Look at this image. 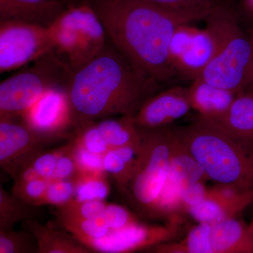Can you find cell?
Returning a JSON list of instances; mask_svg holds the SVG:
<instances>
[{
	"instance_id": "1",
	"label": "cell",
	"mask_w": 253,
	"mask_h": 253,
	"mask_svg": "<svg viewBox=\"0 0 253 253\" xmlns=\"http://www.w3.org/2000/svg\"><path fill=\"white\" fill-rule=\"evenodd\" d=\"M111 43L145 80L158 84L176 77L169 48L183 23L205 20L196 13L171 11L140 0H87Z\"/></svg>"
},
{
	"instance_id": "2",
	"label": "cell",
	"mask_w": 253,
	"mask_h": 253,
	"mask_svg": "<svg viewBox=\"0 0 253 253\" xmlns=\"http://www.w3.org/2000/svg\"><path fill=\"white\" fill-rule=\"evenodd\" d=\"M160 85L141 78L109 39L96 57L73 72L68 83L73 129L116 115L134 117Z\"/></svg>"
},
{
	"instance_id": "3",
	"label": "cell",
	"mask_w": 253,
	"mask_h": 253,
	"mask_svg": "<svg viewBox=\"0 0 253 253\" xmlns=\"http://www.w3.org/2000/svg\"><path fill=\"white\" fill-rule=\"evenodd\" d=\"M174 127L208 179L241 190H253V144L199 116L189 126Z\"/></svg>"
},
{
	"instance_id": "4",
	"label": "cell",
	"mask_w": 253,
	"mask_h": 253,
	"mask_svg": "<svg viewBox=\"0 0 253 253\" xmlns=\"http://www.w3.org/2000/svg\"><path fill=\"white\" fill-rule=\"evenodd\" d=\"M137 127L140 142L130 181L123 196L138 217L156 219L158 203L170 169L175 133L173 125Z\"/></svg>"
},
{
	"instance_id": "5",
	"label": "cell",
	"mask_w": 253,
	"mask_h": 253,
	"mask_svg": "<svg viewBox=\"0 0 253 253\" xmlns=\"http://www.w3.org/2000/svg\"><path fill=\"white\" fill-rule=\"evenodd\" d=\"M234 10L221 2L205 18L206 27L183 23L173 35L169 48L171 68L176 77L194 81L199 77L220 47Z\"/></svg>"
},
{
	"instance_id": "6",
	"label": "cell",
	"mask_w": 253,
	"mask_h": 253,
	"mask_svg": "<svg viewBox=\"0 0 253 253\" xmlns=\"http://www.w3.org/2000/svg\"><path fill=\"white\" fill-rule=\"evenodd\" d=\"M48 28L53 51L73 72L96 57L109 41L102 23L87 1L67 5Z\"/></svg>"
},
{
	"instance_id": "7",
	"label": "cell",
	"mask_w": 253,
	"mask_h": 253,
	"mask_svg": "<svg viewBox=\"0 0 253 253\" xmlns=\"http://www.w3.org/2000/svg\"><path fill=\"white\" fill-rule=\"evenodd\" d=\"M32 67L0 84V118L21 117L44 91L67 88L73 71L54 51L43 55Z\"/></svg>"
},
{
	"instance_id": "8",
	"label": "cell",
	"mask_w": 253,
	"mask_h": 253,
	"mask_svg": "<svg viewBox=\"0 0 253 253\" xmlns=\"http://www.w3.org/2000/svg\"><path fill=\"white\" fill-rule=\"evenodd\" d=\"M253 58V36L240 27L234 12L217 54L198 78L239 94L244 91Z\"/></svg>"
},
{
	"instance_id": "9",
	"label": "cell",
	"mask_w": 253,
	"mask_h": 253,
	"mask_svg": "<svg viewBox=\"0 0 253 253\" xmlns=\"http://www.w3.org/2000/svg\"><path fill=\"white\" fill-rule=\"evenodd\" d=\"M51 51L53 42L48 27L0 21V73L14 71Z\"/></svg>"
},
{
	"instance_id": "10",
	"label": "cell",
	"mask_w": 253,
	"mask_h": 253,
	"mask_svg": "<svg viewBox=\"0 0 253 253\" xmlns=\"http://www.w3.org/2000/svg\"><path fill=\"white\" fill-rule=\"evenodd\" d=\"M184 222L168 221L163 225L140 222L124 229L111 230L107 235L82 241L92 253H129L146 250L168 241H176Z\"/></svg>"
},
{
	"instance_id": "11",
	"label": "cell",
	"mask_w": 253,
	"mask_h": 253,
	"mask_svg": "<svg viewBox=\"0 0 253 253\" xmlns=\"http://www.w3.org/2000/svg\"><path fill=\"white\" fill-rule=\"evenodd\" d=\"M30 128L21 117L0 118V166L13 179L53 142Z\"/></svg>"
},
{
	"instance_id": "12",
	"label": "cell",
	"mask_w": 253,
	"mask_h": 253,
	"mask_svg": "<svg viewBox=\"0 0 253 253\" xmlns=\"http://www.w3.org/2000/svg\"><path fill=\"white\" fill-rule=\"evenodd\" d=\"M173 149L172 162L167 181L158 203L156 219L185 221L180 211L181 194L186 186L207 179L204 169L191 156L176 134Z\"/></svg>"
},
{
	"instance_id": "13",
	"label": "cell",
	"mask_w": 253,
	"mask_h": 253,
	"mask_svg": "<svg viewBox=\"0 0 253 253\" xmlns=\"http://www.w3.org/2000/svg\"><path fill=\"white\" fill-rule=\"evenodd\" d=\"M23 121L38 134L56 141L72 138V111L67 88L55 86L41 97L21 116Z\"/></svg>"
},
{
	"instance_id": "14",
	"label": "cell",
	"mask_w": 253,
	"mask_h": 253,
	"mask_svg": "<svg viewBox=\"0 0 253 253\" xmlns=\"http://www.w3.org/2000/svg\"><path fill=\"white\" fill-rule=\"evenodd\" d=\"M199 253H253V236L239 217L197 223L194 228Z\"/></svg>"
},
{
	"instance_id": "15",
	"label": "cell",
	"mask_w": 253,
	"mask_h": 253,
	"mask_svg": "<svg viewBox=\"0 0 253 253\" xmlns=\"http://www.w3.org/2000/svg\"><path fill=\"white\" fill-rule=\"evenodd\" d=\"M191 109L189 87L172 86L150 96L133 118L139 127H163L172 126Z\"/></svg>"
},
{
	"instance_id": "16",
	"label": "cell",
	"mask_w": 253,
	"mask_h": 253,
	"mask_svg": "<svg viewBox=\"0 0 253 253\" xmlns=\"http://www.w3.org/2000/svg\"><path fill=\"white\" fill-rule=\"evenodd\" d=\"M253 204V190H241L225 184L208 188L206 198L190 208L187 214L197 223L213 222L239 217Z\"/></svg>"
},
{
	"instance_id": "17",
	"label": "cell",
	"mask_w": 253,
	"mask_h": 253,
	"mask_svg": "<svg viewBox=\"0 0 253 253\" xmlns=\"http://www.w3.org/2000/svg\"><path fill=\"white\" fill-rule=\"evenodd\" d=\"M66 6L60 0H0V21H20L49 27Z\"/></svg>"
},
{
	"instance_id": "18",
	"label": "cell",
	"mask_w": 253,
	"mask_h": 253,
	"mask_svg": "<svg viewBox=\"0 0 253 253\" xmlns=\"http://www.w3.org/2000/svg\"><path fill=\"white\" fill-rule=\"evenodd\" d=\"M192 109L204 119L215 121L224 117L237 94L234 91L213 85L197 78L189 86Z\"/></svg>"
},
{
	"instance_id": "19",
	"label": "cell",
	"mask_w": 253,
	"mask_h": 253,
	"mask_svg": "<svg viewBox=\"0 0 253 253\" xmlns=\"http://www.w3.org/2000/svg\"><path fill=\"white\" fill-rule=\"evenodd\" d=\"M22 224L36 239L38 253H92L90 249L66 231L44 225L38 219H29L23 221Z\"/></svg>"
},
{
	"instance_id": "20",
	"label": "cell",
	"mask_w": 253,
	"mask_h": 253,
	"mask_svg": "<svg viewBox=\"0 0 253 253\" xmlns=\"http://www.w3.org/2000/svg\"><path fill=\"white\" fill-rule=\"evenodd\" d=\"M212 122L233 136L253 144V95L237 94L225 116Z\"/></svg>"
},
{
	"instance_id": "21",
	"label": "cell",
	"mask_w": 253,
	"mask_h": 253,
	"mask_svg": "<svg viewBox=\"0 0 253 253\" xmlns=\"http://www.w3.org/2000/svg\"><path fill=\"white\" fill-rule=\"evenodd\" d=\"M96 123L110 149L126 146H139L140 134L133 116L104 118L96 121Z\"/></svg>"
},
{
	"instance_id": "22",
	"label": "cell",
	"mask_w": 253,
	"mask_h": 253,
	"mask_svg": "<svg viewBox=\"0 0 253 253\" xmlns=\"http://www.w3.org/2000/svg\"><path fill=\"white\" fill-rule=\"evenodd\" d=\"M139 146H126L110 149L103 156L106 173L113 176L120 192H126L130 181Z\"/></svg>"
},
{
	"instance_id": "23",
	"label": "cell",
	"mask_w": 253,
	"mask_h": 253,
	"mask_svg": "<svg viewBox=\"0 0 253 253\" xmlns=\"http://www.w3.org/2000/svg\"><path fill=\"white\" fill-rule=\"evenodd\" d=\"M41 215L37 206L23 202L0 185V231H9L19 222L38 219Z\"/></svg>"
},
{
	"instance_id": "24",
	"label": "cell",
	"mask_w": 253,
	"mask_h": 253,
	"mask_svg": "<svg viewBox=\"0 0 253 253\" xmlns=\"http://www.w3.org/2000/svg\"><path fill=\"white\" fill-rule=\"evenodd\" d=\"M56 217L57 224L63 230L72 234L81 242L86 239H99L107 235L111 231L104 215L89 219Z\"/></svg>"
},
{
	"instance_id": "25",
	"label": "cell",
	"mask_w": 253,
	"mask_h": 253,
	"mask_svg": "<svg viewBox=\"0 0 253 253\" xmlns=\"http://www.w3.org/2000/svg\"><path fill=\"white\" fill-rule=\"evenodd\" d=\"M106 174L80 173L75 179L74 200L78 201H105L111 190Z\"/></svg>"
},
{
	"instance_id": "26",
	"label": "cell",
	"mask_w": 253,
	"mask_h": 253,
	"mask_svg": "<svg viewBox=\"0 0 253 253\" xmlns=\"http://www.w3.org/2000/svg\"><path fill=\"white\" fill-rule=\"evenodd\" d=\"M30 231H0V253H38V244Z\"/></svg>"
},
{
	"instance_id": "27",
	"label": "cell",
	"mask_w": 253,
	"mask_h": 253,
	"mask_svg": "<svg viewBox=\"0 0 253 253\" xmlns=\"http://www.w3.org/2000/svg\"><path fill=\"white\" fill-rule=\"evenodd\" d=\"M72 139L87 151L100 156H104L110 149L98 129L96 121L86 123L73 129Z\"/></svg>"
},
{
	"instance_id": "28",
	"label": "cell",
	"mask_w": 253,
	"mask_h": 253,
	"mask_svg": "<svg viewBox=\"0 0 253 253\" xmlns=\"http://www.w3.org/2000/svg\"><path fill=\"white\" fill-rule=\"evenodd\" d=\"M107 203L105 201H78L72 200L68 204L56 208V217L89 219L104 215Z\"/></svg>"
},
{
	"instance_id": "29",
	"label": "cell",
	"mask_w": 253,
	"mask_h": 253,
	"mask_svg": "<svg viewBox=\"0 0 253 253\" xmlns=\"http://www.w3.org/2000/svg\"><path fill=\"white\" fill-rule=\"evenodd\" d=\"M163 9L183 12L196 13L207 16L217 5L219 0H140Z\"/></svg>"
},
{
	"instance_id": "30",
	"label": "cell",
	"mask_w": 253,
	"mask_h": 253,
	"mask_svg": "<svg viewBox=\"0 0 253 253\" xmlns=\"http://www.w3.org/2000/svg\"><path fill=\"white\" fill-rule=\"evenodd\" d=\"M75 194V179H51L48 183L41 206L49 205L61 207L74 199Z\"/></svg>"
},
{
	"instance_id": "31",
	"label": "cell",
	"mask_w": 253,
	"mask_h": 253,
	"mask_svg": "<svg viewBox=\"0 0 253 253\" xmlns=\"http://www.w3.org/2000/svg\"><path fill=\"white\" fill-rule=\"evenodd\" d=\"M48 183L49 181L43 178L21 184L14 183L11 193L23 202L40 207L45 194Z\"/></svg>"
},
{
	"instance_id": "32",
	"label": "cell",
	"mask_w": 253,
	"mask_h": 253,
	"mask_svg": "<svg viewBox=\"0 0 253 253\" xmlns=\"http://www.w3.org/2000/svg\"><path fill=\"white\" fill-rule=\"evenodd\" d=\"M73 149L74 141L73 139H70L67 144L61 146V153L53 179H75L80 174Z\"/></svg>"
},
{
	"instance_id": "33",
	"label": "cell",
	"mask_w": 253,
	"mask_h": 253,
	"mask_svg": "<svg viewBox=\"0 0 253 253\" xmlns=\"http://www.w3.org/2000/svg\"><path fill=\"white\" fill-rule=\"evenodd\" d=\"M104 216L111 230L124 229L140 222L136 213L118 204H107Z\"/></svg>"
},
{
	"instance_id": "34",
	"label": "cell",
	"mask_w": 253,
	"mask_h": 253,
	"mask_svg": "<svg viewBox=\"0 0 253 253\" xmlns=\"http://www.w3.org/2000/svg\"><path fill=\"white\" fill-rule=\"evenodd\" d=\"M73 140L74 141V139H73ZM73 153L80 173L106 174L102 156L93 154L81 145L78 144L75 141Z\"/></svg>"
},
{
	"instance_id": "35",
	"label": "cell",
	"mask_w": 253,
	"mask_h": 253,
	"mask_svg": "<svg viewBox=\"0 0 253 253\" xmlns=\"http://www.w3.org/2000/svg\"><path fill=\"white\" fill-rule=\"evenodd\" d=\"M206 181H198L189 184L183 191L180 199V211L184 217L188 216L190 208L200 204L206 198L208 188Z\"/></svg>"
},
{
	"instance_id": "36",
	"label": "cell",
	"mask_w": 253,
	"mask_h": 253,
	"mask_svg": "<svg viewBox=\"0 0 253 253\" xmlns=\"http://www.w3.org/2000/svg\"><path fill=\"white\" fill-rule=\"evenodd\" d=\"M61 153V146L57 149L44 151L35 160L33 166L42 178L49 181L54 179L58 158Z\"/></svg>"
},
{
	"instance_id": "37",
	"label": "cell",
	"mask_w": 253,
	"mask_h": 253,
	"mask_svg": "<svg viewBox=\"0 0 253 253\" xmlns=\"http://www.w3.org/2000/svg\"><path fill=\"white\" fill-rule=\"evenodd\" d=\"M40 178H42L41 175L32 164L31 166L23 168L18 173L17 175L14 179V183L21 184V183L36 180Z\"/></svg>"
},
{
	"instance_id": "38",
	"label": "cell",
	"mask_w": 253,
	"mask_h": 253,
	"mask_svg": "<svg viewBox=\"0 0 253 253\" xmlns=\"http://www.w3.org/2000/svg\"><path fill=\"white\" fill-rule=\"evenodd\" d=\"M242 93L253 95V58L251 69H250L249 77H248L247 81H246V84H245L244 91Z\"/></svg>"
},
{
	"instance_id": "39",
	"label": "cell",
	"mask_w": 253,
	"mask_h": 253,
	"mask_svg": "<svg viewBox=\"0 0 253 253\" xmlns=\"http://www.w3.org/2000/svg\"><path fill=\"white\" fill-rule=\"evenodd\" d=\"M244 4L246 10L253 14V0H244Z\"/></svg>"
},
{
	"instance_id": "40",
	"label": "cell",
	"mask_w": 253,
	"mask_h": 253,
	"mask_svg": "<svg viewBox=\"0 0 253 253\" xmlns=\"http://www.w3.org/2000/svg\"><path fill=\"white\" fill-rule=\"evenodd\" d=\"M249 226L250 231H251V234H252L253 236V218L252 221H251V222L250 223V224H249Z\"/></svg>"
},
{
	"instance_id": "41",
	"label": "cell",
	"mask_w": 253,
	"mask_h": 253,
	"mask_svg": "<svg viewBox=\"0 0 253 253\" xmlns=\"http://www.w3.org/2000/svg\"><path fill=\"white\" fill-rule=\"evenodd\" d=\"M60 1H63L65 4H67V3L70 2V1H72V0H60Z\"/></svg>"
}]
</instances>
